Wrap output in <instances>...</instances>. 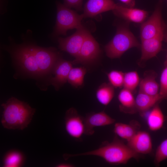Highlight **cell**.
I'll return each instance as SVG.
<instances>
[{
    "label": "cell",
    "mask_w": 167,
    "mask_h": 167,
    "mask_svg": "<svg viewBox=\"0 0 167 167\" xmlns=\"http://www.w3.org/2000/svg\"><path fill=\"white\" fill-rule=\"evenodd\" d=\"M5 49L24 72L36 78L50 75L61 56L55 48L42 47L27 42L13 43Z\"/></svg>",
    "instance_id": "6da1fadb"
},
{
    "label": "cell",
    "mask_w": 167,
    "mask_h": 167,
    "mask_svg": "<svg viewBox=\"0 0 167 167\" xmlns=\"http://www.w3.org/2000/svg\"><path fill=\"white\" fill-rule=\"evenodd\" d=\"M95 156L100 157L108 163L114 165L126 164L131 159L138 157V154L127 145L117 138L110 143L104 142L96 149L76 154H64V159L83 156Z\"/></svg>",
    "instance_id": "7a4b0ae2"
},
{
    "label": "cell",
    "mask_w": 167,
    "mask_h": 167,
    "mask_svg": "<svg viewBox=\"0 0 167 167\" xmlns=\"http://www.w3.org/2000/svg\"><path fill=\"white\" fill-rule=\"evenodd\" d=\"M3 111L1 123L8 129L23 130L31 122L36 109L24 101L11 97L1 105Z\"/></svg>",
    "instance_id": "3957f363"
},
{
    "label": "cell",
    "mask_w": 167,
    "mask_h": 167,
    "mask_svg": "<svg viewBox=\"0 0 167 167\" xmlns=\"http://www.w3.org/2000/svg\"><path fill=\"white\" fill-rule=\"evenodd\" d=\"M140 45L129 29L123 25H119L112 40L104 47L106 54L111 58H119L129 49L139 47Z\"/></svg>",
    "instance_id": "277c9868"
},
{
    "label": "cell",
    "mask_w": 167,
    "mask_h": 167,
    "mask_svg": "<svg viewBox=\"0 0 167 167\" xmlns=\"http://www.w3.org/2000/svg\"><path fill=\"white\" fill-rule=\"evenodd\" d=\"M57 17L55 25L52 34L53 37L60 35L66 36L69 30L77 29L84 26L81 23L84 18L83 14L79 15L60 2L57 1Z\"/></svg>",
    "instance_id": "5b68a950"
},
{
    "label": "cell",
    "mask_w": 167,
    "mask_h": 167,
    "mask_svg": "<svg viewBox=\"0 0 167 167\" xmlns=\"http://www.w3.org/2000/svg\"><path fill=\"white\" fill-rule=\"evenodd\" d=\"M161 9L159 5L151 16L142 23L140 28L141 40L161 34L165 35L166 26L163 21Z\"/></svg>",
    "instance_id": "8992f818"
},
{
    "label": "cell",
    "mask_w": 167,
    "mask_h": 167,
    "mask_svg": "<svg viewBox=\"0 0 167 167\" xmlns=\"http://www.w3.org/2000/svg\"><path fill=\"white\" fill-rule=\"evenodd\" d=\"M101 53L98 43L90 33L72 63L90 65L99 58Z\"/></svg>",
    "instance_id": "52a82bcc"
},
{
    "label": "cell",
    "mask_w": 167,
    "mask_h": 167,
    "mask_svg": "<svg viewBox=\"0 0 167 167\" xmlns=\"http://www.w3.org/2000/svg\"><path fill=\"white\" fill-rule=\"evenodd\" d=\"M90 33L84 27L76 29L72 35L65 38H58V47L75 58L87 37Z\"/></svg>",
    "instance_id": "ba28073f"
},
{
    "label": "cell",
    "mask_w": 167,
    "mask_h": 167,
    "mask_svg": "<svg viewBox=\"0 0 167 167\" xmlns=\"http://www.w3.org/2000/svg\"><path fill=\"white\" fill-rule=\"evenodd\" d=\"M65 123L67 133L76 139H80L85 133L84 118L78 114L75 109L71 108L66 111Z\"/></svg>",
    "instance_id": "9c48e42d"
},
{
    "label": "cell",
    "mask_w": 167,
    "mask_h": 167,
    "mask_svg": "<svg viewBox=\"0 0 167 167\" xmlns=\"http://www.w3.org/2000/svg\"><path fill=\"white\" fill-rule=\"evenodd\" d=\"M72 62L60 58L54 68L52 76L48 79V82L58 90L68 80L69 72L72 68Z\"/></svg>",
    "instance_id": "30bf717a"
},
{
    "label": "cell",
    "mask_w": 167,
    "mask_h": 167,
    "mask_svg": "<svg viewBox=\"0 0 167 167\" xmlns=\"http://www.w3.org/2000/svg\"><path fill=\"white\" fill-rule=\"evenodd\" d=\"M84 120L85 128L84 134L88 135L93 134L94 127L110 125L115 121L104 111L88 114L84 118Z\"/></svg>",
    "instance_id": "8fae6325"
},
{
    "label": "cell",
    "mask_w": 167,
    "mask_h": 167,
    "mask_svg": "<svg viewBox=\"0 0 167 167\" xmlns=\"http://www.w3.org/2000/svg\"><path fill=\"white\" fill-rule=\"evenodd\" d=\"M117 16L127 21L136 23H142L148 15L144 10L117 4L112 11Z\"/></svg>",
    "instance_id": "7c38bea8"
},
{
    "label": "cell",
    "mask_w": 167,
    "mask_h": 167,
    "mask_svg": "<svg viewBox=\"0 0 167 167\" xmlns=\"http://www.w3.org/2000/svg\"><path fill=\"white\" fill-rule=\"evenodd\" d=\"M127 145L138 154H148L152 150V143L150 135L145 131H138L127 141Z\"/></svg>",
    "instance_id": "4fadbf2b"
},
{
    "label": "cell",
    "mask_w": 167,
    "mask_h": 167,
    "mask_svg": "<svg viewBox=\"0 0 167 167\" xmlns=\"http://www.w3.org/2000/svg\"><path fill=\"white\" fill-rule=\"evenodd\" d=\"M116 5L113 0H88L82 14L84 18L93 17L103 12L113 11Z\"/></svg>",
    "instance_id": "5bb4252c"
},
{
    "label": "cell",
    "mask_w": 167,
    "mask_h": 167,
    "mask_svg": "<svg viewBox=\"0 0 167 167\" xmlns=\"http://www.w3.org/2000/svg\"><path fill=\"white\" fill-rule=\"evenodd\" d=\"M164 34L141 40V55L140 61H145L154 57L162 50Z\"/></svg>",
    "instance_id": "9a60e30c"
},
{
    "label": "cell",
    "mask_w": 167,
    "mask_h": 167,
    "mask_svg": "<svg viewBox=\"0 0 167 167\" xmlns=\"http://www.w3.org/2000/svg\"><path fill=\"white\" fill-rule=\"evenodd\" d=\"M164 99L159 94L152 96L139 91L135 99L136 110L141 113L145 112Z\"/></svg>",
    "instance_id": "2e32d148"
},
{
    "label": "cell",
    "mask_w": 167,
    "mask_h": 167,
    "mask_svg": "<svg viewBox=\"0 0 167 167\" xmlns=\"http://www.w3.org/2000/svg\"><path fill=\"white\" fill-rule=\"evenodd\" d=\"M118 99L120 103L119 108L121 111L130 113L136 110L135 99L132 91L123 88L118 94Z\"/></svg>",
    "instance_id": "e0dca14e"
},
{
    "label": "cell",
    "mask_w": 167,
    "mask_h": 167,
    "mask_svg": "<svg viewBox=\"0 0 167 167\" xmlns=\"http://www.w3.org/2000/svg\"><path fill=\"white\" fill-rule=\"evenodd\" d=\"M155 74L145 75L139 84V91L147 94L156 96L159 94L160 85L156 80Z\"/></svg>",
    "instance_id": "ac0fdd59"
},
{
    "label": "cell",
    "mask_w": 167,
    "mask_h": 167,
    "mask_svg": "<svg viewBox=\"0 0 167 167\" xmlns=\"http://www.w3.org/2000/svg\"><path fill=\"white\" fill-rule=\"evenodd\" d=\"M164 122V117L161 109L158 105H155L147 118L149 129L153 131H157L163 126Z\"/></svg>",
    "instance_id": "d6986e66"
},
{
    "label": "cell",
    "mask_w": 167,
    "mask_h": 167,
    "mask_svg": "<svg viewBox=\"0 0 167 167\" xmlns=\"http://www.w3.org/2000/svg\"><path fill=\"white\" fill-rule=\"evenodd\" d=\"M114 88L109 83L101 84L96 92V97L99 102L104 105H108L114 97Z\"/></svg>",
    "instance_id": "ffe728a7"
},
{
    "label": "cell",
    "mask_w": 167,
    "mask_h": 167,
    "mask_svg": "<svg viewBox=\"0 0 167 167\" xmlns=\"http://www.w3.org/2000/svg\"><path fill=\"white\" fill-rule=\"evenodd\" d=\"M86 72V69L84 67H72L68 75V82L76 88L82 86Z\"/></svg>",
    "instance_id": "44dd1931"
},
{
    "label": "cell",
    "mask_w": 167,
    "mask_h": 167,
    "mask_svg": "<svg viewBox=\"0 0 167 167\" xmlns=\"http://www.w3.org/2000/svg\"><path fill=\"white\" fill-rule=\"evenodd\" d=\"M139 83V76L136 71L124 73L123 88L132 92L137 88Z\"/></svg>",
    "instance_id": "7402d4cb"
},
{
    "label": "cell",
    "mask_w": 167,
    "mask_h": 167,
    "mask_svg": "<svg viewBox=\"0 0 167 167\" xmlns=\"http://www.w3.org/2000/svg\"><path fill=\"white\" fill-rule=\"evenodd\" d=\"M21 154L16 151H12L6 154L4 159V166L6 167H18L23 161Z\"/></svg>",
    "instance_id": "603a6c76"
},
{
    "label": "cell",
    "mask_w": 167,
    "mask_h": 167,
    "mask_svg": "<svg viewBox=\"0 0 167 167\" xmlns=\"http://www.w3.org/2000/svg\"><path fill=\"white\" fill-rule=\"evenodd\" d=\"M124 74L121 71L116 70L111 71L107 74L109 83L114 88L123 87Z\"/></svg>",
    "instance_id": "cb8c5ba5"
},
{
    "label": "cell",
    "mask_w": 167,
    "mask_h": 167,
    "mask_svg": "<svg viewBox=\"0 0 167 167\" xmlns=\"http://www.w3.org/2000/svg\"><path fill=\"white\" fill-rule=\"evenodd\" d=\"M167 159V139L162 141L157 147L155 152L154 163L158 165Z\"/></svg>",
    "instance_id": "d4e9b609"
},
{
    "label": "cell",
    "mask_w": 167,
    "mask_h": 167,
    "mask_svg": "<svg viewBox=\"0 0 167 167\" xmlns=\"http://www.w3.org/2000/svg\"><path fill=\"white\" fill-rule=\"evenodd\" d=\"M160 77L159 94L164 99L167 97V57Z\"/></svg>",
    "instance_id": "484cf974"
},
{
    "label": "cell",
    "mask_w": 167,
    "mask_h": 167,
    "mask_svg": "<svg viewBox=\"0 0 167 167\" xmlns=\"http://www.w3.org/2000/svg\"><path fill=\"white\" fill-rule=\"evenodd\" d=\"M139 126V123L135 121H131L128 124H125V139L127 141L133 137L138 131Z\"/></svg>",
    "instance_id": "4316f807"
},
{
    "label": "cell",
    "mask_w": 167,
    "mask_h": 167,
    "mask_svg": "<svg viewBox=\"0 0 167 167\" xmlns=\"http://www.w3.org/2000/svg\"><path fill=\"white\" fill-rule=\"evenodd\" d=\"M83 0H64V4L69 8H73L78 11L82 10Z\"/></svg>",
    "instance_id": "83f0119b"
},
{
    "label": "cell",
    "mask_w": 167,
    "mask_h": 167,
    "mask_svg": "<svg viewBox=\"0 0 167 167\" xmlns=\"http://www.w3.org/2000/svg\"><path fill=\"white\" fill-rule=\"evenodd\" d=\"M114 133L120 138L125 139V123L117 122L114 126Z\"/></svg>",
    "instance_id": "f1b7e54d"
},
{
    "label": "cell",
    "mask_w": 167,
    "mask_h": 167,
    "mask_svg": "<svg viewBox=\"0 0 167 167\" xmlns=\"http://www.w3.org/2000/svg\"><path fill=\"white\" fill-rule=\"evenodd\" d=\"M129 7H133L135 4V2L133 0H119Z\"/></svg>",
    "instance_id": "f546056e"
},
{
    "label": "cell",
    "mask_w": 167,
    "mask_h": 167,
    "mask_svg": "<svg viewBox=\"0 0 167 167\" xmlns=\"http://www.w3.org/2000/svg\"><path fill=\"white\" fill-rule=\"evenodd\" d=\"M58 167H73L74 165L69 163H61L57 165L56 166Z\"/></svg>",
    "instance_id": "4dcf8cb0"
},
{
    "label": "cell",
    "mask_w": 167,
    "mask_h": 167,
    "mask_svg": "<svg viewBox=\"0 0 167 167\" xmlns=\"http://www.w3.org/2000/svg\"><path fill=\"white\" fill-rule=\"evenodd\" d=\"M165 31L166 33H167V24L166 25V27H165Z\"/></svg>",
    "instance_id": "1f68e13d"
},
{
    "label": "cell",
    "mask_w": 167,
    "mask_h": 167,
    "mask_svg": "<svg viewBox=\"0 0 167 167\" xmlns=\"http://www.w3.org/2000/svg\"><path fill=\"white\" fill-rule=\"evenodd\" d=\"M167 119V118H166Z\"/></svg>",
    "instance_id": "d6a6232c"
}]
</instances>
